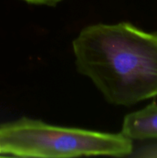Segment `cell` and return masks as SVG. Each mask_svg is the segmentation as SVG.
Listing matches in <instances>:
<instances>
[{"mask_svg":"<svg viewBox=\"0 0 157 158\" xmlns=\"http://www.w3.org/2000/svg\"><path fill=\"white\" fill-rule=\"evenodd\" d=\"M27 2L34 5H44V6H54L58 3L61 2L63 0H24Z\"/></svg>","mask_w":157,"mask_h":158,"instance_id":"obj_5","label":"cell"},{"mask_svg":"<svg viewBox=\"0 0 157 158\" xmlns=\"http://www.w3.org/2000/svg\"><path fill=\"white\" fill-rule=\"evenodd\" d=\"M78 73L114 105L157 97V33L129 23L94 24L72 41Z\"/></svg>","mask_w":157,"mask_h":158,"instance_id":"obj_1","label":"cell"},{"mask_svg":"<svg viewBox=\"0 0 157 158\" xmlns=\"http://www.w3.org/2000/svg\"><path fill=\"white\" fill-rule=\"evenodd\" d=\"M132 151V140L122 133L64 127L27 117L0 126V154L16 157H128Z\"/></svg>","mask_w":157,"mask_h":158,"instance_id":"obj_2","label":"cell"},{"mask_svg":"<svg viewBox=\"0 0 157 158\" xmlns=\"http://www.w3.org/2000/svg\"><path fill=\"white\" fill-rule=\"evenodd\" d=\"M122 134L130 140L157 139V104L153 102L146 107L125 117Z\"/></svg>","mask_w":157,"mask_h":158,"instance_id":"obj_3","label":"cell"},{"mask_svg":"<svg viewBox=\"0 0 157 158\" xmlns=\"http://www.w3.org/2000/svg\"><path fill=\"white\" fill-rule=\"evenodd\" d=\"M131 156L135 157L157 158V142L143 145L135 151L133 150Z\"/></svg>","mask_w":157,"mask_h":158,"instance_id":"obj_4","label":"cell"}]
</instances>
